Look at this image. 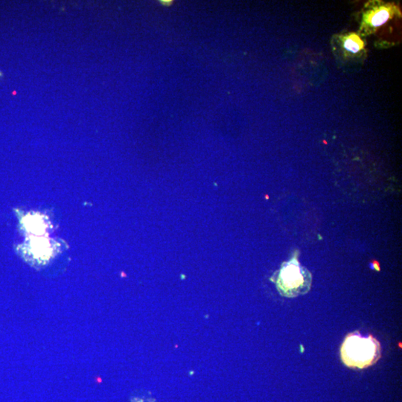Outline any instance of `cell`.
Instances as JSON below:
<instances>
[{"mask_svg": "<svg viewBox=\"0 0 402 402\" xmlns=\"http://www.w3.org/2000/svg\"><path fill=\"white\" fill-rule=\"evenodd\" d=\"M381 356V347L372 335L363 336L352 332L345 338L340 348L342 361L352 369H366L377 363Z\"/></svg>", "mask_w": 402, "mask_h": 402, "instance_id": "1", "label": "cell"}, {"mask_svg": "<svg viewBox=\"0 0 402 402\" xmlns=\"http://www.w3.org/2000/svg\"><path fill=\"white\" fill-rule=\"evenodd\" d=\"M312 276L306 268L301 266L296 258L283 263L274 277V282L282 296L296 297L310 291Z\"/></svg>", "mask_w": 402, "mask_h": 402, "instance_id": "2", "label": "cell"}, {"mask_svg": "<svg viewBox=\"0 0 402 402\" xmlns=\"http://www.w3.org/2000/svg\"><path fill=\"white\" fill-rule=\"evenodd\" d=\"M391 17V10L386 7H382L379 9L371 12L368 15L367 21L374 27L383 25Z\"/></svg>", "mask_w": 402, "mask_h": 402, "instance_id": "3", "label": "cell"}, {"mask_svg": "<svg viewBox=\"0 0 402 402\" xmlns=\"http://www.w3.org/2000/svg\"><path fill=\"white\" fill-rule=\"evenodd\" d=\"M343 46L352 53H358L364 47L363 41L356 34H351L343 40Z\"/></svg>", "mask_w": 402, "mask_h": 402, "instance_id": "4", "label": "cell"}]
</instances>
